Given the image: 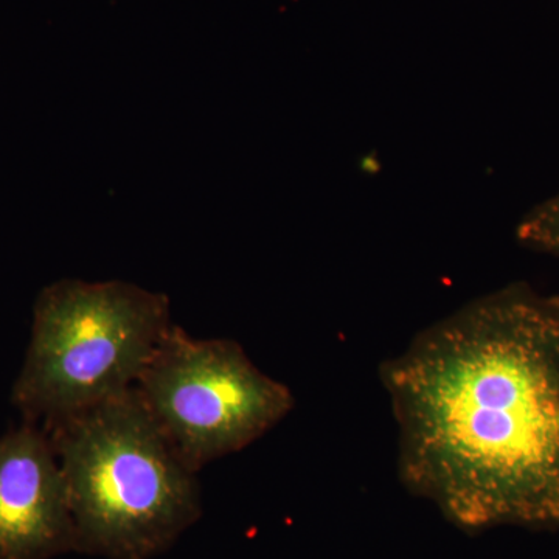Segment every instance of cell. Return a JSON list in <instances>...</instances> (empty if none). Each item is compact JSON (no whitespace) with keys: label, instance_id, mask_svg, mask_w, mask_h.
Listing matches in <instances>:
<instances>
[{"label":"cell","instance_id":"1","mask_svg":"<svg viewBox=\"0 0 559 559\" xmlns=\"http://www.w3.org/2000/svg\"><path fill=\"white\" fill-rule=\"evenodd\" d=\"M380 377L414 495L465 530L559 527V296L514 283L469 301Z\"/></svg>","mask_w":559,"mask_h":559},{"label":"cell","instance_id":"2","mask_svg":"<svg viewBox=\"0 0 559 559\" xmlns=\"http://www.w3.org/2000/svg\"><path fill=\"white\" fill-rule=\"evenodd\" d=\"M44 429L68 485L80 549L148 559L200 514L198 474L135 388Z\"/></svg>","mask_w":559,"mask_h":559},{"label":"cell","instance_id":"3","mask_svg":"<svg viewBox=\"0 0 559 559\" xmlns=\"http://www.w3.org/2000/svg\"><path fill=\"white\" fill-rule=\"evenodd\" d=\"M173 323L162 294L130 283L62 280L36 300L11 403L49 428L138 384Z\"/></svg>","mask_w":559,"mask_h":559},{"label":"cell","instance_id":"4","mask_svg":"<svg viewBox=\"0 0 559 559\" xmlns=\"http://www.w3.org/2000/svg\"><path fill=\"white\" fill-rule=\"evenodd\" d=\"M135 390L193 473L245 450L293 411L288 385L257 369L238 342L194 340L171 325Z\"/></svg>","mask_w":559,"mask_h":559},{"label":"cell","instance_id":"5","mask_svg":"<svg viewBox=\"0 0 559 559\" xmlns=\"http://www.w3.org/2000/svg\"><path fill=\"white\" fill-rule=\"evenodd\" d=\"M76 547L68 485L47 430L0 437V559H47Z\"/></svg>","mask_w":559,"mask_h":559},{"label":"cell","instance_id":"6","mask_svg":"<svg viewBox=\"0 0 559 559\" xmlns=\"http://www.w3.org/2000/svg\"><path fill=\"white\" fill-rule=\"evenodd\" d=\"M525 248L559 259V193L530 210L516 229Z\"/></svg>","mask_w":559,"mask_h":559}]
</instances>
